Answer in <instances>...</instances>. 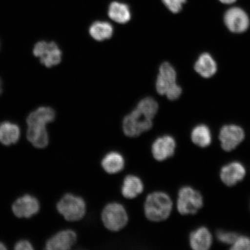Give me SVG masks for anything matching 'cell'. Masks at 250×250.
<instances>
[{
    "instance_id": "cell-32",
    "label": "cell",
    "mask_w": 250,
    "mask_h": 250,
    "mask_svg": "<svg viewBox=\"0 0 250 250\" xmlns=\"http://www.w3.org/2000/svg\"><path fill=\"white\" fill-rule=\"evenodd\" d=\"M2 92V83L1 80H0V94Z\"/></svg>"
},
{
    "instance_id": "cell-18",
    "label": "cell",
    "mask_w": 250,
    "mask_h": 250,
    "mask_svg": "<svg viewBox=\"0 0 250 250\" xmlns=\"http://www.w3.org/2000/svg\"><path fill=\"white\" fill-rule=\"evenodd\" d=\"M55 112L50 107H42L31 112L27 119V123L30 125H41L46 126L55 120Z\"/></svg>"
},
{
    "instance_id": "cell-5",
    "label": "cell",
    "mask_w": 250,
    "mask_h": 250,
    "mask_svg": "<svg viewBox=\"0 0 250 250\" xmlns=\"http://www.w3.org/2000/svg\"><path fill=\"white\" fill-rule=\"evenodd\" d=\"M153 126L152 120L143 115L136 108L125 117L123 123L125 135L133 138L148 132Z\"/></svg>"
},
{
    "instance_id": "cell-19",
    "label": "cell",
    "mask_w": 250,
    "mask_h": 250,
    "mask_svg": "<svg viewBox=\"0 0 250 250\" xmlns=\"http://www.w3.org/2000/svg\"><path fill=\"white\" fill-rule=\"evenodd\" d=\"M108 15L112 21L120 24L126 23L131 19L129 6L116 1L112 2L109 5Z\"/></svg>"
},
{
    "instance_id": "cell-3",
    "label": "cell",
    "mask_w": 250,
    "mask_h": 250,
    "mask_svg": "<svg viewBox=\"0 0 250 250\" xmlns=\"http://www.w3.org/2000/svg\"><path fill=\"white\" fill-rule=\"evenodd\" d=\"M86 203L83 198L67 193L62 197L58 203L57 210L59 213L68 221H78L85 217Z\"/></svg>"
},
{
    "instance_id": "cell-13",
    "label": "cell",
    "mask_w": 250,
    "mask_h": 250,
    "mask_svg": "<svg viewBox=\"0 0 250 250\" xmlns=\"http://www.w3.org/2000/svg\"><path fill=\"white\" fill-rule=\"evenodd\" d=\"M145 185L142 179L136 175H127L124 178L121 186V193L125 198L133 199L142 194Z\"/></svg>"
},
{
    "instance_id": "cell-17",
    "label": "cell",
    "mask_w": 250,
    "mask_h": 250,
    "mask_svg": "<svg viewBox=\"0 0 250 250\" xmlns=\"http://www.w3.org/2000/svg\"><path fill=\"white\" fill-rule=\"evenodd\" d=\"M195 70L202 77L210 78L217 72L216 62L210 54L205 53L199 56L195 62Z\"/></svg>"
},
{
    "instance_id": "cell-26",
    "label": "cell",
    "mask_w": 250,
    "mask_h": 250,
    "mask_svg": "<svg viewBox=\"0 0 250 250\" xmlns=\"http://www.w3.org/2000/svg\"><path fill=\"white\" fill-rule=\"evenodd\" d=\"M233 250H250V238L248 236H238L230 248Z\"/></svg>"
},
{
    "instance_id": "cell-28",
    "label": "cell",
    "mask_w": 250,
    "mask_h": 250,
    "mask_svg": "<svg viewBox=\"0 0 250 250\" xmlns=\"http://www.w3.org/2000/svg\"><path fill=\"white\" fill-rule=\"evenodd\" d=\"M181 93H182L181 87L178 85L176 83H175L168 89L166 95L170 101H175V100L180 98Z\"/></svg>"
},
{
    "instance_id": "cell-20",
    "label": "cell",
    "mask_w": 250,
    "mask_h": 250,
    "mask_svg": "<svg viewBox=\"0 0 250 250\" xmlns=\"http://www.w3.org/2000/svg\"><path fill=\"white\" fill-rule=\"evenodd\" d=\"M20 129L17 125L4 122L0 124V142L5 146H10L18 142Z\"/></svg>"
},
{
    "instance_id": "cell-6",
    "label": "cell",
    "mask_w": 250,
    "mask_h": 250,
    "mask_svg": "<svg viewBox=\"0 0 250 250\" xmlns=\"http://www.w3.org/2000/svg\"><path fill=\"white\" fill-rule=\"evenodd\" d=\"M33 54L40 59L41 62L47 67H52L60 63L62 52L54 42H40L37 43Z\"/></svg>"
},
{
    "instance_id": "cell-27",
    "label": "cell",
    "mask_w": 250,
    "mask_h": 250,
    "mask_svg": "<svg viewBox=\"0 0 250 250\" xmlns=\"http://www.w3.org/2000/svg\"><path fill=\"white\" fill-rule=\"evenodd\" d=\"M162 2L168 10L174 14H177L182 9L186 0H162Z\"/></svg>"
},
{
    "instance_id": "cell-30",
    "label": "cell",
    "mask_w": 250,
    "mask_h": 250,
    "mask_svg": "<svg viewBox=\"0 0 250 250\" xmlns=\"http://www.w3.org/2000/svg\"><path fill=\"white\" fill-rule=\"evenodd\" d=\"M220 1L224 4H230L235 2L236 0H220Z\"/></svg>"
},
{
    "instance_id": "cell-7",
    "label": "cell",
    "mask_w": 250,
    "mask_h": 250,
    "mask_svg": "<svg viewBox=\"0 0 250 250\" xmlns=\"http://www.w3.org/2000/svg\"><path fill=\"white\" fill-rule=\"evenodd\" d=\"M245 137V133L242 128L235 125H225L221 128L219 135L222 148L226 151L235 149Z\"/></svg>"
},
{
    "instance_id": "cell-16",
    "label": "cell",
    "mask_w": 250,
    "mask_h": 250,
    "mask_svg": "<svg viewBox=\"0 0 250 250\" xmlns=\"http://www.w3.org/2000/svg\"><path fill=\"white\" fill-rule=\"evenodd\" d=\"M28 140L38 148L46 147L49 142L48 132L46 126L41 125H30L27 132Z\"/></svg>"
},
{
    "instance_id": "cell-22",
    "label": "cell",
    "mask_w": 250,
    "mask_h": 250,
    "mask_svg": "<svg viewBox=\"0 0 250 250\" xmlns=\"http://www.w3.org/2000/svg\"><path fill=\"white\" fill-rule=\"evenodd\" d=\"M190 137L192 142L200 147H207L211 143L210 130L205 125H199L193 128Z\"/></svg>"
},
{
    "instance_id": "cell-1",
    "label": "cell",
    "mask_w": 250,
    "mask_h": 250,
    "mask_svg": "<svg viewBox=\"0 0 250 250\" xmlns=\"http://www.w3.org/2000/svg\"><path fill=\"white\" fill-rule=\"evenodd\" d=\"M173 205V202L167 193L155 191L146 196L144 205V212L149 221L160 223L170 216Z\"/></svg>"
},
{
    "instance_id": "cell-21",
    "label": "cell",
    "mask_w": 250,
    "mask_h": 250,
    "mask_svg": "<svg viewBox=\"0 0 250 250\" xmlns=\"http://www.w3.org/2000/svg\"><path fill=\"white\" fill-rule=\"evenodd\" d=\"M89 31L93 39L102 42L111 38L114 29L112 25L107 21H97L90 26Z\"/></svg>"
},
{
    "instance_id": "cell-24",
    "label": "cell",
    "mask_w": 250,
    "mask_h": 250,
    "mask_svg": "<svg viewBox=\"0 0 250 250\" xmlns=\"http://www.w3.org/2000/svg\"><path fill=\"white\" fill-rule=\"evenodd\" d=\"M158 76L170 83H176L177 74L176 70L167 62H165L161 64L160 68H159Z\"/></svg>"
},
{
    "instance_id": "cell-15",
    "label": "cell",
    "mask_w": 250,
    "mask_h": 250,
    "mask_svg": "<svg viewBox=\"0 0 250 250\" xmlns=\"http://www.w3.org/2000/svg\"><path fill=\"white\" fill-rule=\"evenodd\" d=\"M212 242L211 234L207 228H199L190 234L189 244L193 250H207L210 248Z\"/></svg>"
},
{
    "instance_id": "cell-11",
    "label": "cell",
    "mask_w": 250,
    "mask_h": 250,
    "mask_svg": "<svg viewBox=\"0 0 250 250\" xmlns=\"http://www.w3.org/2000/svg\"><path fill=\"white\" fill-rule=\"evenodd\" d=\"M77 235L74 230L66 229L61 231L51 237L46 244L48 250H68L74 246Z\"/></svg>"
},
{
    "instance_id": "cell-4",
    "label": "cell",
    "mask_w": 250,
    "mask_h": 250,
    "mask_svg": "<svg viewBox=\"0 0 250 250\" xmlns=\"http://www.w3.org/2000/svg\"><path fill=\"white\" fill-rule=\"evenodd\" d=\"M203 199L198 190L192 187L181 188L178 193L177 210L182 215L195 214L202 208Z\"/></svg>"
},
{
    "instance_id": "cell-12",
    "label": "cell",
    "mask_w": 250,
    "mask_h": 250,
    "mask_svg": "<svg viewBox=\"0 0 250 250\" xmlns=\"http://www.w3.org/2000/svg\"><path fill=\"white\" fill-rule=\"evenodd\" d=\"M246 173V168L241 163L233 162L222 167L220 177L226 186L232 187L242 181Z\"/></svg>"
},
{
    "instance_id": "cell-25",
    "label": "cell",
    "mask_w": 250,
    "mask_h": 250,
    "mask_svg": "<svg viewBox=\"0 0 250 250\" xmlns=\"http://www.w3.org/2000/svg\"><path fill=\"white\" fill-rule=\"evenodd\" d=\"M238 236L236 233L226 232L224 230H219L217 233V237L219 241L227 245H233Z\"/></svg>"
},
{
    "instance_id": "cell-29",
    "label": "cell",
    "mask_w": 250,
    "mask_h": 250,
    "mask_svg": "<svg viewBox=\"0 0 250 250\" xmlns=\"http://www.w3.org/2000/svg\"><path fill=\"white\" fill-rule=\"evenodd\" d=\"M15 250H31L33 248L31 244L27 240H21L15 246Z\"/></svg>"
},
{
    "instance_id": "cell-14",
    "label": "cell",
    "mask_w": 250,
    "mask_h": 250,
    "mask_svg": "<svg viewBox=\"0 0 250 250\" xmlns=\"http://www.w3.org/2000/svg\"><path fill=\"white\" fill-rule=\"evenodd\" d=\"M101 165L103 169L109 174L120 173L125 167L124 156L120 152L111 151L103 158Z\"/></svg>"
},
{
    "instance_id": "cell-8",
    "label": "cell",
    "mask_w": 250,
    "mask_h": 250,
    "mask_svg": "<svg viewBox=\"0 0 250 250\" xmlns=\"http://www.w3.org/2000/svg\"><path fill=\"white\" fill-rule=\"evenodd\" d=\"M176 142L173 137L164 135L158 137L151 146V153L156 161L164 162L173 156L176 149Z\"/></svg>"
},
{
    "instance_id": "cell-9",
    "label": "cell",
    "mask_w": 250,
    "mask_h": 250,
    "mask_svg": "<svg viewBox=\"0 0 250 250\" xmlns=\"http://www.w3.org/2000/svg\"><path fill=\"white\" fill-rule=\"evenodd\" d=\"M224 21L228 29L234 33H242L248 30L250 21L248 15L242 9L234 7L227 11Z\"/></svg>"
},
{
    "instance_id": "cell-31",
    "label": "cell",
    "mask_w": 250,
    "mask_h": 250,
    "mask_svg": "<svg viewBox=\"0 0 250 250\" xmlns=\"http://www.w3.org/2000/svg\"><path fill=\"white\" fill-rule=\"evenodd\" d=\"M7 248H5V245L1 242H0V250H6Z\"/></svg>"
},
{
    "instance_id": "cell-23",
    "label": "cell",
    "mask_w": 250,
    "mask_h": 250,
    "mask_svg": "<svg viewBox=\"0 0 250 250\" xmlns=\"http://www.w3.org/2000/svg\"><path fill=\"white\" fill-rule=\"evenodd\" d=\"M136 109L145 116L153 120L158 110V104L152 98H146L141 101Z\"/></svg>"
},
{
    "instance_id": "cell-10",
    "label": "cell",
    "mask_w": 250,
    "mask_h": 250,
    "mask_svg": "<svg viewBox=\"0 0 250 250\" xmlns=\"http://www.w3.org/2000/svg\"><path fill=\"white\" fill-rule=\"evenodd\" d=\"M40 208L38 200L30 195L18 199L12 205V211L19 218H30L39 212Z\"/></svg>"
},
{
    "instance_id": "cell-2",
    "label": "cell",
    "mask_w": 250,
    "mask_h": 250,
    "mask_svg": "<svg viewBox=\"0 0 250 250\" xmlns=\"http://www.w3.org/2000/svg\"><path fill=\"white\" fill-rule=\"evenodd\" d=\"M103 225L111 232H118L127 226L129 222L126 208L121 203L111 202L106 205L102 212Z\"/></svg>"
}]
</instances>
